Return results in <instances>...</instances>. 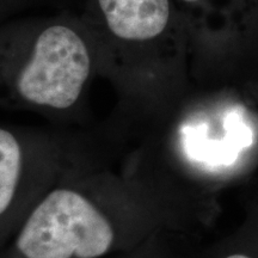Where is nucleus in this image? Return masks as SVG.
Wrapping results in <instances>:
<instances>
[{
  "label": "nucleus",
  "instance_id": "20e7f679",
  "mask_svg": "<svg viewBox=\"0 0 258 258\" xmlns=\"http://www.w3.org/2000/svg\"><path fill=\"white\" fill-rule=\"evenodd\" d=\"M84 158L62 135L0 124V239L14 237L42 196Z\"/></svg>",
  "mask_w": 258,
  "mask_h": 258
},
{
  "label": "nucleus",
  "instance_id": "7ed1b4c3",
  "mask_svg": "<svg viewBox=\"0 0 258 258\" xmlns=\"http://www.w3.org/2000/svg\"><path fill=\"white\" fill-rule=\"evenodd\" d=\"M78 14L96 43L101 78L131 114L150 91L156 47L172 27L171 0H83Z\"/></svg>",
  "mask_w": 258,
  "mask_h": 258
},
{
  "label": "nucleus",
  "instance_id": "f257e3e1",
  "mask_svg": "<svg viewBox=\"0 0 258 258\" xmlns=\"http://www.w3.org/2000/svg\"><path fill=\"white\" fill-rule=\"evenodd\" d=\"M150 213L133 169L85 158L42 196L14 235L18 258H103L144 238Z\"/></svg>",
  "mask_w": 258,
  "mask_h": 258
},
{
  "label": "nucleus",
  "instance_id": "f03ea898",
  "mask_svg": "<svg viewBox=\"0 0 258 258\" xmlns=\"http://www.w3.org/2000/svg\"><path fill=\"white\" fill-rule=\"evenodd\" d=\"M97 77L98 51L78 12L0 23V108L71 121L83 112Z\"/></svg>",
  "mask_w": 258,
  "mask_h": 258
},
{
  "label": "nucleus",
  "instance_id": "423d86ee",
  "mask_svg": "<svg viewBox=\"0 0 258 258\" xmlns=\"http://www.w3.org/2000/svg\"><path fill=\"white\" fill-rule=\"evenodd\" d=\"M222 258H253V257H251L247 253H244V252H232Z\"/></svg>",
  "mask_w": 258,
  "mask_h": 258
},
{
  "label": "nucleus",
  "instance_id": "0eeeda50",
  "mask_svg": "<svg viewBox=\"0 0 258 258\" xmlns=\"http://www.w3.org/2000/svg\"><path fill=\"white\" fill-rule=\"evenodd\" d=\"M180 2L185 3V4H198V3L202 2V0H180Z\"/></svg>",
  "mask_w": 258,
  "mask_h": 258
},
{
  "label": "nucleus",
  "instance_id": "39448f33",
  "mask_svg": "<svg viewBox=\"0 0 258 258\" xmlns=\"http://www.w3.org/2000/svg\"><path fill=\"white\" fill-rule=\"evenodd\" d=\"M62 0H0V23L4 22L3 18L22 14L30 9H37L48 4H55Z\"/></svg>",
  "mask_w": 258,
  "mask_h": 258
}]
</instances>
